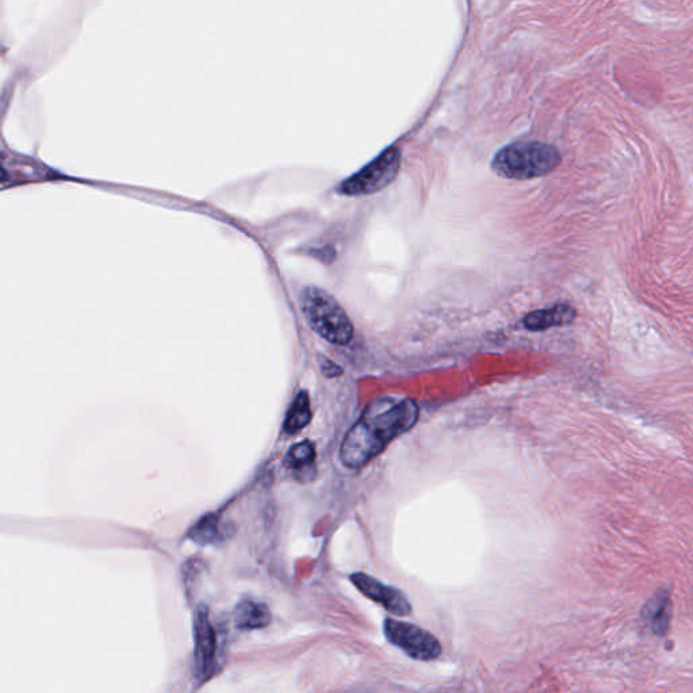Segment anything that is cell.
Masks as SVG:
<instances>
[{"mask_svg":"<svg viewBox=\"0 0 693 693\" xmlns=\"http://www.w3.org/2000/svg\"><path fill=\"white\" fill-rule=\"evenodd\" d=\"M643 618L649 623L650 629L656 635H665L669 631L670 624V597L669 593L660 591L653 599L647 601L642 612Z\"/></svg>","mask_w":693,"mask_h":693,"instance_id":"10","label":"cell"},{"mask_svg":"<svg viewBox=\"0 0 693 693\" xmlns=\"http://www.w3.org/2000/svg\"><path fill=\"white\" fill-rule=\"evenodd\" d=\"M310 420H312V411H310L309 396L308 393L301 392L287 412L283 432L287 435L297 434L308 426Z\"/></svg>","mask_w":693,"mask_h":693,"instance_id":"11","label":"cell"},{"mask_svg":"<svg viewBox=\"0 0 693 693\" xmlns=\"http://www.w3.org/2000/svg\"><path fill=\"white\" fill-rule=\"evenodd\" d=\"M194 664L198 680H208L217 661V634L209 619V612L199 606L194 618Z\"/></svg>","mask_w":693,"mask_h":693,"instance_id":"6","label":"cell"},{"mask_svg":"<svg viewBox=\"0 0 693 693\" xmlns=\"http://www.w3.org/2000/svg\"><path fill=\"white\" fill-rule=\"evenodd\" d=\"M302 313L313 331L333 344H347L354 336V325L339 302L320 287L308 286L301 293Z\"/></svg>","mask_w":693,"mask_h":693,"instance_id":"3","label":"cell"},{"mask_svg":"<svg viewBox=\"0 0 693 693\" xmlns=\"http://www.w3.org/2000/svg\"><path fill=\"white\" fill-rule=\"evenodd\" d=\"M561 164V153L554 145L515 143L501 149L492 162V170L507 179L541 178Z\"/></svg>","mask_w":693,"mask_h":693,"instance_id":"2","label":"cell"},{"mask_svg":"<svg viewBox=\"0 0 693 693\" xmlns=\"http://www.w3.org/2000/svg\"><path fill=\"white\" fill-rule=\"evenodd\" d=\"M351 581L356 589L362 592L367 599L381 604L386 611L394 616H408L412 614V606L401 591L397 588L382 584L366 573L351 574Z\"/></svg>","mask_w":693,"mask_h":693,"instance_id":"7","label":"cell"},{"mask_svg":"<svg viewBox=\"0 0 693 693\" xmlns=\"http://www.w3.org/2000/svg\"><path fill=\"white\" fill-rule=\"evenodd\" d=\"M577 312L572 305L557 304L549 309L535 310L524 317V327L530 331H545V329L562 327L573 323Z\"/></svg>","mask_w":693,"mask_h":693,"instance_id":"8","label":"cell"},{"mask_svg":"<svg viewBox=\"0 0 693 693\" xmlns=\"http://www.w3.org/2000/svg\"><path fill=\"white\" fill-rule=\"evenodd\" d=\"M315 459V444L309 442V440H304V442L294 444L292 449L289 450V453L286 455L285 465L287 469L301 473L315 466Z\"/></svg>","mask_w":693,"mask_h":693,"instance_id":"12","label":"cell"},{"mask_svg":"<svg viewBox=\"0 0 693 693\" xmlns=\"http://www.w3.org/2000/svg\"><path fill=\"white\" fill-rule=\"evenodd\" d=\"M187 536L198 545H214L221 539L220 520L213 513H209L191 528Z\"/></svg>","mask_w":693,"mask_h":693,"instance_id":"13","label":"cell"},{"mask_svg":"<svg viewBox=\"0 0 693 693\" xmlns=\"http://www.w3.org/2000/svg\"><path fill=\"white\" fill-rule=\"evenodd\" d=\"M419 420L413 400L385 398L373 402L347 432L340 446V461L348 469H361L381 454L390 442L412 430Z\"/></svg>","mask_w":693,"mask_h":693,"instance_id":"1","label":"cell"},{"mask_svg":"<svg viewBox=\"0 0 693 693\" xmlns=\"http://www.w3.org/2000/svg\"><path fill=\"white\" fill-rule=\"evenodd\" d=\"M271 622V612L266 604L245 599L237 604L235 624L240 630L264 629Z\"/></svg>","mask_w":693,"mask_h":693,"instance_id":"9","label":"cell"},{"mask_svg":"<svg viewBox=\"0 0 693 693\" xmlns=\"http://www.w3.org/2000/svg\"><path fill=\"white\" fill-rule=\"evenodd\" d=\"M401 155L398 148L386 149L369 166L350 176L339 186L338 193L355 197L378 193L396 179L400 171Z\"/></svg>","mask_w":693,"mask_h":693,"instance_id":"4","label":"cell"},{"mask_svg":"<svg viewBox=\"0 0 693 693\" xmlns=\"http://www.w3.org/2000/svg\"><path fill=\"white\" fill-rule=\"evenodd\" d=\"M321 369H323V373L327 375V377H339L340 374L343 373V370L340 369L336 363H333L332 361H329V359L321 358Z\"/></svg>","mask_w":693,"mask_h":693,"instance_id":"14","label":"cell"},{"mask_svg":"<svg viewBox=\"0 0 693 693\" xmlns=\"http://www.w3.org/2000/svg\"><path fill=\"white\" fill-rule=\"evenodd\" d=\"M386 638L394 646L400 647L409 657L420 661L436 660L442 653V645L434 635L415 624L386 619L384 623Z\"/></svg>","mask_w":693,"mask_h":693,"instance_id":"5","label":"cell"}]
</instances>
